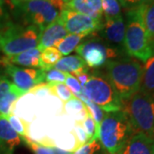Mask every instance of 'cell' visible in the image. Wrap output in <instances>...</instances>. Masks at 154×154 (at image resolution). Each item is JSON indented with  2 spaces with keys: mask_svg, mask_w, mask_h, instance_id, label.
I'll list each match as a JSON object with an SVG mask.
<instances>
[{
  "mask_svg": "<svg viewBox=\"0 0 154 154\" xmlns=\"http://www.w3.org/2000/svg\"><path fill=\"white\" fill-rule=\"evenodd\" d=\"M107 78L123 102L140 89L143 67L136 61L109 60L105 64Z\"/></svg>",
  "mask_w": 154,
  "mask_h": 154,
  "instance_id": "obj_1",
  "label": "cell"
},
{
  "mask_svg": "<svg viewBox=\"0 0 154 154\" xmlns=\"http://www.w3.org/2000/svg\"><path fill=\"white\" fill-rule=\"evenodd\" d=\"M134 128L123 110L106 113L99 127V140L108 154H117L133 135Z\"/></svg>",
  "mask_w": 154,
  "mask_h": 154,
  "instance_id": "obj_2",
  "label": "cell"
},
{
  "mask_svg": "<svg viewBox=\"0 0 154 154\" xmlns=\"http://www.w3.org/2000/svg\"><path fill=\"white\" fill-rule=\"evenodd\" d=\"M123 45L127 53L145 63L152 55L142 17V5L129 8L127 12Z\"/></svg>",
  "mask_w": 154,
  "mask_h": 154,
  "instance_id": "obj_3",
  "label": "cell"
},
{
  "mask_svg": "<svg viewBox=\"0 0 154 154\" xmlns=\"http://www.w3.org/2000/svg\"><path fill=\"white\" fill-rule=\"evenodd\" d=\"M39 34L40 31L35 26H21L11 22L0 31V51L6 57H11L36 48Z\"/></svg>",
  "mask_w": 154,
  "mask_h": 154,
  "instance_id": "obj_4",
  "label": "cell"
},
{
  "mask_svg": "<svg viewBox=\"0 0 154 154\" xmlns=\"http://www.w3.org/2000/svg\"><path fill=\"white\" fill-rule=\"evenodd\" d=\"M134 130L154 136V95L138 92L122 102Z\"/></svg>",
  "mask_w": 154,
  "mask_h": 154,
  "instance_id": "obj_5",
  "label": "cell"
},
{
  "mask_svg": "<svg viewBox=\"0 0 154 154\" xmlns=\"http://www.w3.org/2000/svg\"><path fill=\"white\" fill-rule=\"evenodd\" d=\"M82 93L87 99L106 113L122 110V101L107 77L98 74L91 75L83 88Z\"/></svg>",
  "mask_w": 154,
  "mask_h": 154,
  "instance_id": "obj_6",
  "label": "cell"
},
{
  "mask_svg": "<svg viewBox=\"0 0 154 154\" xmlns=\"http://www.w3.org/2000/svg\"><path fill=\"white\" fill-rule=\"evenodd\" d=\"M17 7L22 11L26 22L40 32L54 22L60 13L50 0H29Z\"/></svg>",
  "mask_w": 154,
  "mask_h": 154,
  "instance_id": "obj_7",
  "label": "cell"
},
{
  "mask_svg": "<svg viewBox=\"0 0 154 154\" xmlns=\"http://www.w3.org/2000/svg\"><path fill=\"white\" fill-rule=\"evenodd\" d=\"M75 51L80 55L88 68L97 69L105 65L111 58L117 57L115 49L99 40L90 39L80 44Z\"/></svg>",
  "mask_w": 154,
  "mask_h": 154,
  "instance_id": "obj_8",
  "label": "cell"
},
{
  "mask_svg": "<svg viewBox=\"0 0 154 154\" xmlns=\"http://www.w3.org/2000/svg\"><path fill=\"white\" fill-rule=\"evenodd\" d=\"M59 17L67 33L70 34L93 33L103 28L102 22L95 21L86 15L69 9H63L59 13Z\"/></svg>",
  "mask_w": 154,
  "mask_h": 154,
  "instance_id": "obj_9",
  "label": "cell"
},
{
  "mask_svg": "<svg viewBox=\"0 0 154 154\" xmlns=\"http://www.w3.org/2000/svg\"><path fill=\"white\" fill-rule=\"evenodd\" d=\"M6 74L11 77V82L25 94L31 89L44 83L45 72L33 68H23L12 64L4 65Z\"/></svg>",
  "mask_w": 154,
  "mask_h": 154,
  "instance_id": "obj_10",
  "label": "cell"
},
{
  "mask_svg": "<svg viewBox=\"0 0 154 154\" xmlns=\"http://www.w3.org/2000/svg\"><path fill=\"white\" fill-rule=\"evenodd\" d=\"M24 94L7 77H0V115L8 116L11 114L15 103Z\"/></svg>",
  "mask_w": 154,
  "mask_h": 154,
  "instance_id": "obj_11",
  "label": "cell"
},
{
  "mask_svg": "<svg viewBox=\"0 0 154 154\" xmlns=\"http://www.w3.org/2000/svg\"><path fill=\"white\" fill-rule=\"evenodd\" d=\"M117 154H154V136L136 133L128 140Z\"/></svg>",
  "mask_w": 154,
  "mask_h": 154,
  "instance_id": "obj_12",
  "label": "cell"
},
{
  "mask_svg": "<svg viewBox=\"0 0 154 154\" xmlns=\"http://www.w3.org/2000/svg\"><path fill=\"white\" fill-rule=\"evenodd\" d=\"M67 35L68 33L66 29L58 16L54 22H51L42 32H40L37 48L42 51L45 48L53 47Z\"/></svg>",
  "mask_w": 154,
  "mask_h": 154,
  "instance_id": "obj_13",
  "label": "cell"
},
{
  "mask_svg": "<svg viewBox=\"0 0 154 154\" xmlns=\"http://www.w3.org/2000/svg\"><path fill=\"white\" fill-rule=\"evenodd\" d=\"M22 139L11 127L7 117L0 115V154H14Z\"/></svg>",
  "mask_w": 154,
  "mask_h": 154,
  "instance_id": "obj_14",
  "label": "cell"
},
{
  "mask_svg": "<svg viewBox=\"0 0 154 154\" xmlns=\"http://www.w3.org/2000/svg\"><path fill=\"white\" fill-rule=\"evenodd\" d=\"M41 51L36 47L33 49L25 51L20 54L11 57H3L0 58V65L4 66L5 64L20 65L28 68H38L39 66V57Z\"/></svg>",
  "mask_w": 154,
  "mask_h": 154,
  "instance_id": "obj_15",
  "label": "cell"
},
{
  "mask_svg": "<svg viewBox=\"0 0 154 154\" xmlns=\"http://www.w3.org/2000/svg\"><path fill=\"white\" fill-rule=\"evenodd\" d=\"M103 36L106 40L114 44L123 45L125 35V23L122 16L111 19H105L103 23Z\"/></svg>",
  "mask_w": 154,
  "mask_h": 154,
  "instance_id": "obj_16",
  "label": "cell"
},
{
  "mask_svg": "<svg viewBox=\"0 0 154 154\" xmlns=\"http://www.w3.org/2000/svg\"><path fill=\"white\" fill-rule=\"evenodd\" d=\"M54 69L63 73L73 75L80 71H87L88 67L80 56L70 55L62 57L54 66Z\"/></svg>",
  "mask_w": 154,
  "mask_h": 154,
  "instance_id": "obj_17",
  "label": "cell"
},
{
  "mask_svg": "<svg viewBox=\"0 0 154 154\" xmlns=\"http://www.w3.org/2000/svg\"><path fill=\"white\" fill-rule=\"evenodd\" d=\"M63 112L65 113L72 119L75 120L76 122H82L89 113L88 107L82 100L77 98L69 100L63 106Z\"/></svg>",
  "mask_w": 154,
  "mask_h": 154,
  "instance_id": "obj_18",
  "label": "cell"
},
{
  "mask_svg": "<svg viewBox=\"0 0 154 154\" xmlns=\"http://www.w3.org/2000/svg\"><path fill=\"white\" fill-rule=\"evenodd\" d=\"M140 92L154 95V55L145 62Z\"/></svg>",
  "mask_w": 154,
  "mask_h": 154,
  "instance_id": "obj_19",
  "label": "cell"
},
{
  "mask_svg": "<svg viewBox=\"0 0 154 154\" xmlns=\"http://www.w3.org/2000/svg\"><path fill=\"white\" fill-rule=\"evenodd\" d=\"M61 58H62V54L54 46L45 48L40 53L38 69L44 72L47 71L51 69L54 68L56 63Z\"/></svg>",
  "mask_w": 154,
  "mask_h": 154,
  "instance_id": "obj_20",
  "label": "cell"
},
{
  "mask_svg": "<svg viewBox=\"0 0 154 154\" xmlns=\"http://www.w3.org/2000/svg\"><path fill=\"white\" fill-rule=\"evenodd\" d=\"M87 36L88 34H68L65 38L57 43L54 47L59 51L62 55H69L73 51H75L81 41Z\"/></svg>",
  "mask_w": 154,
  "mask_h": 154,
  "instance_id": "obj_21",
  "label": "cell"
},
{
  "mask_svg": "<svg viewBox=\"0 0 154 154\" xmlns=\"http://www.w3.org/2000/svg\"><path fill=\"white\" fill-rule=\"evenodd\" d=\"M64 9L76 11L81 14L86 15L88 17L93 18L95 21L102 22V15L96 13L93 10H91L87 4L86 0H69L65 4Z\"/></svg>",
  "mask_w": 154,
  "mask_h": 154,
  "instance_id": "obj_22",
  "label": "cell"
},
{
  "mask_svg": "<svg viewBox=\"0 0 154 154\" xmlns=\"http://www.w3.org/2000/svg\"><path fill=\"white\" fill-rule=\"evenodd\" d=\"M142 17L149 40L154 38V0L142 5Z\"/></svg>",
  "mask_w": 154,
  "mask_h": 154,
  "instance_id": "obj_23",
  "label": "cell"
},
{
  "mask_svg": "<svg viewBox=\"0 0 154 154\" xmlns=\"http://www.w3.org/2000/svg\"><path fill=\"white\" fill-rule=\"evenodd\" d=\"M13 129L20 135V137H28L29 136V124L28 122L22 118L11 113L6 116Z\"/></svg>",
  "mask_w": 154,
  "mask_h": 154,
  "instance_id": "obj_24",
  "label": "cell"
},
{
  "mask_svg": "<svg viewBox=\"0 0 154 154\" xmlns=\"http://www.w3.org/2000/svg\"><path fill=\"white\" fill-rule=\"evenodd\" d=\"M77 99H79L80 100H82L83 103L86 105V106L88 107V110L89 111V113L91 114V116H93L94 120L95 121V122L98 124L99 126L100 122H102V120L104 119L106 112H105L104 110H102L99 106H98L97 105H95L94 103H93L92 101H90L89 99H88L85 95L83 94V93L82 94H80Z\"/></svg>",
  "mask_w": 154,
  "mask_h": 154,
  "instance_id": "obj_25",
  "label": "cell"
},
{
  "mask_svg": "<svg viewBox=\"0 0 154 154\" xmlns=\"http://www.w3.org/2000/svg\"><path fill=\"white\" fill-rule=\"evenodd\" d=\"M102 12L105 19L121 16V5L117 0H102Z\"/></svg>",
  "mask_w": 154,
  "mask_h": 154,
  "instance_id": "obj_26",
  "label": "cell"
},
{
  "mask_svg": "<svg viewBox=\"0 0 154 154\" xmlns=\"http://www.w3.org/2000/svg\"><path fill=\"white\" fill-rule=\"evenodd\" d=\"M49 87L53 96L57 97L63 104H65L69 100L75 98L74 94H72L71 91L69 89V88L64 83H58V84H55Z\"/></svg>",
  "mask_w": 154,
  "mask_h": 154,
  "instance_id": "obj_27",
  "label": "cell"
},
{
  "mask_svg": "<svg viewBox=\"0 0 154 154\" xmlns=\"http://www.w3.org/2000/svg\"><path fill=\"white\" fill-rule=\"evenodd\" d=\"M83 128L86 134H88V138L91 140H99V125L95 122L93 116L90 113H88L85 120L82 122Z\"/></svg>",
  "mask_w": 154,
  "mask_h": 154,
  "instance_id": "obj_28",
  "label": "cell"
},
{
  "mask_svg": "<svg viewBox=\"0 0 154 154\" xmlns=\"http://www.w3.org/2000/svg\"><path fill=\"white\" fill-rule=\"evenodd\" d=\"M67 75H68L67 73L61 72L52 68L45 72L44 83L47 84L48 86H52L58 83H63L66 81Z\"/></svg>",
  "mask_w": 154,
  "mask_h": 154,
  "instance_id": "obj_29",
  "label": "cell"
},
{
  "mask_svg": "<svg viewBox=\"0 0 154 154\" xmlns=\"http://www.w3.org/2000/svg\"><path fill=\"white\" fill-rule=\"evenodd\" d=\"M71 134L72 135L74 136L75 140V152L76 151L77 149L81 148L85 144H87L88 142L90 141L88 134L85 132V130H84V128H83V127L81 122H76L75 123V125L73 128V130L71 131Z\"/></svg>",
  "mask_w": 154,
  "mask_h": 154,
  "instance_id": "obj_30",
  "label": "cell"
},
{
  "mask_svg": "<svg viewBox=\"0 0 154 154\" xmlns=\"http://www.w3.org/2000/svg\"><path fill=\"white\" fill-rule=\"evenodd\" d=\"M34 154H56L53 147L46 146L38 143L28 137L21 138Z\"/></svg>",
  "mask_w": 154,
  "mask_h": 154,
  "instance_id": "obj_31",
  "label": "cell"
},
{
  "mask_svg": "<svg viewBox=\"0 0 154 154\" xmlns=\"http://www.w3.org/2000/svg\"><path fill=\"white\" fill-rule=\"evenodd\" d=\"M101 146L99 140H91L81 148L77 149L74 154H97L101 150Z\"/></svg>",
  "mask_w": 154,
  "mask_h": 154,
  "instance_id": "obj_32",
  "label": "cell"
},
{
  "mask_svg": "<svg viewBox=\"0 0 154 154\" xmlns=\"http://www.w3.org/2000/svg\"><path fill=\"white\" fill-rule=\"evenodd\" d=\"M65 85L71 91V93L74 94V96L75 98H77L80 94H82V87H81L79 82L75 77L71 75H69V74H68V75H67Z\"/></svg>",
  "mask_w": 154,
  "mask_h": 154,
  "instance_id": "obj_33",
  "label": "cell"
},
{
  "mask_svg": "<svg viewBox=\"0 0 154 154\" xmlns=\"http://www.w3.org/2000/svg\"><path fill=\"white\" fill-rule=\"evenodd\" d=\"M11 23L5 6V0H0V31Z\"/></svg>",
  "mask_w": 154,
  "mask_h": 154,
  "instance_id": "obj_34",
  "label": "cell"
},
{
  "mask_svg": "<svg viewBox=\"0 0 154 154\" xmlns=\"http://www.w3.org/2000/svg\"><path fill=\"white\" fill-rule=\"evenodd\" d=\"M71 75H73L76 79L77 81L79 82V83H80L81 87H83V88L85 87V85L87 84L89 78H90V75L88 74V70H87V71L77 72V73H75V74H73Z\"/></svg>",
  "mask_w": 154,
  "mask_h": 154,
  "instance_id": "obj_35",
  "label": "cell"
},
{
  "mask_svg": "<svg viewBox=\"0 0 154 154\" xmlns=\"http://www.w3.org/2000/svg\"><path fill=\"white\" fill-rule=\"evenodd\" d=\"M87 4L90 7L91 10H93L94 12L99 13L103 16L102 12V0H86Z\"/></svg>",
  "mask_w": 154,
  "mask_h": 154,
  "instance_id": "obj_36",
  "label": "cell"
},
{
  "mask_svg": "<svg viewBox=\"0 0 154 154\" xmlns=\"http://www.w3.org/2000/svg\"><path fill=\"white\" fill-rule=\"evenodd\" d=\"M50 1L53 4V5L55 6L57 10H59L61 11L62 10L64 9L65 4H66L69 0H50Z\"/></svg>",
  "mask_w": 154,
  "mask_h": 154,
  "instance_id": "obj_37",
  "label": "cell"
},
{
  "mask_svg": "<svg viewBox=\"0 0 154 154\" xmlns=\"http://www.w3.org/2000/svg\"><path fill=\"white\" fill-rule=\"evenodd\" d=\"M152 0H130L129 3V8H132L134 6H140L148 4L149 2H151Z\"/></svg>",
  "mask_w": 154,
  "mask_h": 154,
  "instance_id": "obj_38",
  "label": "cell"
},
{
  "mask_svg": "<svg viewBox=\"0 0 154 154\" xmlns=\"http://www.w3.org/2000/svg\"><path fill=\"white\" fill-rule=\"evenodd\" d=\"M53 148H54L56 154H74V152H70V151H66V150L60 149L58 148V147H53Z\"/></svg>",
  "mask_w": 154,
  "mask_h": 154,
  "instance_id": "obj_39",
  "label": "cell"
},
{
  "mask_svg": "<svg viewBox=\"0 0 154 154\" xmlns=\"http://www.w3.org/2000/svg\"><path fill=\"white\" fill-rule=\"evenodd\" d=\"M119 2V4L124 8H129V3L130 0H117Z\"/></svg>",
  "mask_w": 154,
  "mask_h": 154,
  "instance_id": "obj_40",
  "label": "cell"
},
{
  "mask_svg": "<svg viewBox=\"0 0 154 154\" xmlns=\"http://www.w3.org/2000/svg\"><path fill=\"white\" fill-rule=\"evenodd\" d=\"M28 1H29V0H11L12 4L15 6H18L22 3H25V2H28Z\"/></svg>",
  "mask_w": 154,
  "mask_h": 154,
  "instance_id": "obj_41",
  "label": "cell"
},
{
  "mask_svg": "<svg viewBox=\"0 0 154 154\" xmlns=\"http://www.w3.org/2000/svg\"><path fill=\"white\" fill-rule=\"evenodd\" d=\"M150 48H151L152 55H154V38L150 40Z\"/></svg>",
  "mask_w": 154,
  "mask_h": 154,
  "instance_id": "obj_42",
  "label": "cell"
}]
</instances>
